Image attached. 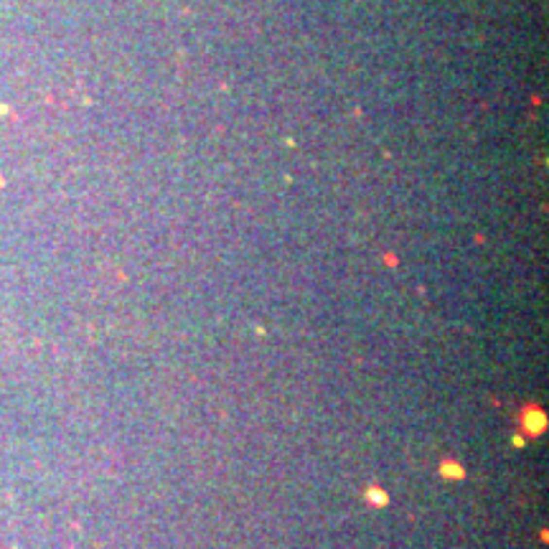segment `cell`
<instances>
[{"instance_id":"obj_1","label":"cell","mask_w":549,"mask_h":549,"mask_svg":"<svg viewBox=\"0 0 549 549\" xmlns=\"http://www.w3.org/2000/svg\"><path fill=\"white\" fill-rule=\"evenodd\" d=\"M369 498H372V501H379V503L387 501V496L382 494V491H369Z\"/></svg>"}]
</instances>
